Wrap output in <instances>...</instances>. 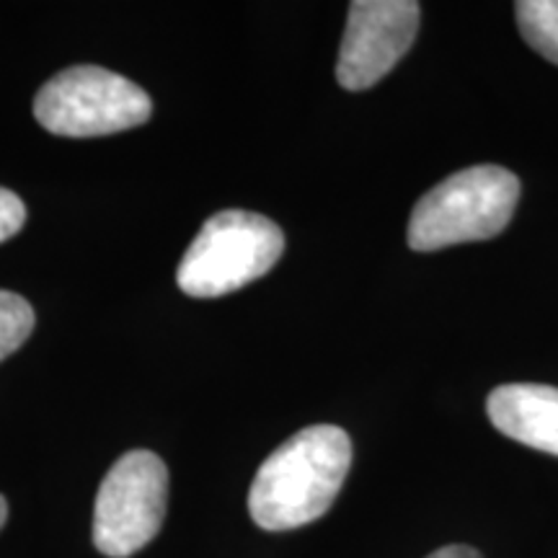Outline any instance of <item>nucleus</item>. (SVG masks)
<instances>
[{"label":"nucleus","mask_w":558,"mask_h":558,"mask_svg":"<svg viewBox=\"0 0 558 558\" xmlns=\"http://www.w3.org/2000/svg\"><path fill=\"white\" fill-rule=\"evenodd\" d=\"M486 411L501 435L558 456V388L509 383L488 393Z\"/></svg>","instance_id":"obj_7"},{"label":"nucleus","mask_w":558,"mask_h":558,"mask_svg":"<svg viewBox=\"0 0 558 558\" xmlns=\"http://www.w3.org/2000/svg\"><path fill=\"white\" fill-rule=\"evenodd\" d=\"M427 558H481V554L471 546H445Z\"/></svg>","instance_id":"obj_11"},{"label":"nucleus","mask_w":558,"mask_h":558,"mask_svg":"<svg viewBox=\"0 0 558 558\" xmlns=\"http://www.w3.org/2000/svg\"><path fill=\"white\" fill-rule=\"evenodd\" d=\"M34 331V311L21 295L0 290V360H5L9 354L29 339Z\"/></svg>","instance_id":"obj_9"},{"label":"nucleus","mask_w":558,"mask_h":558,"mask_svg":"<svg viewBox=\"0 0 558 558\" xmlns=\"http://www.w3.org/2000/svg\"><path fill=\"white\" fill-rule=\"evenodd\" d=\"M284 251L277 222L256 213L213 215L186 248L177 282L190 298H220L246 288L275 267Z\"/></svg>","instance_id":"obj_3"},{"label":"nucleus","mask_w":558,"mask_h":558,"mask_svg":"<svg viewBox=\"0 0 558 558\" xmlns=\"http://www.w3.org/2000/svg\"><path fill=\"white\" fill-rule=\"evenodd\" d=\"M514 16L522 39L558 65V0H520Z\"/></svg>","instance_id":"obj_8"},{"label":"nucleus","mask_w":558,"mask_h":558,"mask_svg":"<svg viewBox=\"0 0 558 558\" xmlns=\"http://www.w3.org/2000/svg\"><path fill=\"white\" fill-rule=\"evenodd\" d=\"M150 96L107 68H68L41 86L34 117L52 135L99 137L150 120Z\"/></svg>","instance_id":"obj_4"},{"label":"nucleus","mask_w":558,"mask_h":558,"mask_svg":"<svg viewBox=\"0 0 558 558\" xmlns=\"http://www.w3.org/2000/svg\"><path fill=\"white\" fill-rule=\"evenodd\" d=\"M520 181L501 166H473L452 173L416 202L409 220V246L439 251L499 235L512 220Z\"/></svg>","instance_id":"obj_2"},{"label":"nucleus","mask_w":558,"mask_h":558,"mask_svg":"<svg viewBox=\"0 0 558 558\" xmlns=\"http://www.w3.org/2000/svg\"><path fill=\"white\" fill-rule=\"evenodd\" d=\"M169 471L150 450H132L111 465L94 509V546L109 558H128L156 538L166 518Z\"/></svg>","instance_id":"obj_5"},{"label":"nucleus","mask_w":558,"mask_h":558,"mask_svg":"<svg viewBox=\"0 0 558 558\" xmlns=\"http://www.w3.org/2000/svg\"><path fill=\"white\" fill-rule=\"evenodd\" d=\"M414 0H354L341 39L337 81L347 90H365L396 68L418 29Z\"/></svg>","instance_id":"obj_6"},{"label":"nucleus","mask_w":558,"mask_h":558,"mask_svg":"<svg viewBox=\"0 0 558 558\" xmlns=\"http://www.w3.org/2000/svg\"><path fill=\"white\" fill-rule=\"evenodd\" d=\"M352 465L344 429L316 424L264 460L248 492L251 520L264 530H295L329 512Z\"/></svg>","instance_id":"obj_1"},{"label":"nucleus","mask_w":558,"mask_h":558,"mask_svg":"<svg viewBox=\"0 0 558 558\" xmlns=\"http://www.w3.org/2000/svg\"><path fill=\"white\" fill-rule=\"evenodd\" d=\"M26 220V207L11 190L0 186V243L13 239Z\"/></svg>","instance_id":"obj_10"},{"label":"nucleus","mask_w":558,"mask_h":558,"mask_svg":"<svg viewBox=\"0 0 558 558\" xmlns=\"http://www.w3.org/2000/svg\"><path fill=\"white\" fill-rule=\"evenodd\" d=\"M5 520H9V505H5V499L0 497V527L5 525Z\"/></svg>","instance_id":"obj_12"}]
</instances>
